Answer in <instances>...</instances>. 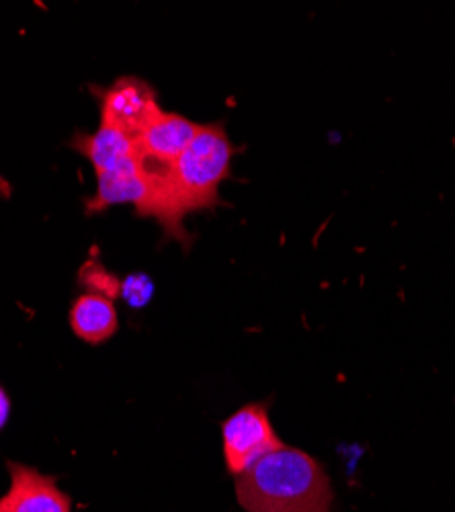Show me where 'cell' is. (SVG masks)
<instances>
[{"instance_id":"obj_3","label":"cell","mask_w":455,"mask_h":512,"mask_svg":"<svg viewBox=\"0 0 455 512\" xmlns=\"http://www.w3.org/2000/svg\"><path fill=\"white\" fill-rule=\"evenodd\" d=\"M222 441L226 465L234 476H240L255 461L283 447L265 404H248L234 412L222 426Z\"/></svg>"},{"instance_id":"obj_7","label":"cell","mask_w":455,"mask_h":512,"mask_svg":"<svg viewBox=\"0 0 455 512\" xmlns=\"http://www.w3.org/2000/svg\"><path fill=\"white\" fill-rule=\"evenodd\" d=\"M72 146L87 156L97 175L109 173V170L140 162L138 140L115 130L111 125L101 123L99 130L91 136H76Z\"/></svg>"},{"instance_id":"obj_2","label":"cell","mask_w":455,"mask_h":512,"mask_svg":"<svg viewBox=\"0 0 455 512\" xmlns=\"http://www.w3.org/2000/svg\"><path fill=\"white\" fill-rule=\"evenodd\" d=\"M236 496L246 512H330L333 502L322 465L285 445L236 476Z\"/></svg>"},{"instance_id":"obj_11","label":"cell","mask_w":455,"mask_h":512,"mask_svg":"<svg viewBox=\"0 0 455 512\" xmlns=\"http://www.w3.org/2000/svg\"><path fill=\"white\" fill-rule=\"evenodd\" d=\"M7 418H9V396L5 394L3 388H0V429L5 426Z\"/></svg>"},{"instance_id":"obj_8","label":"cell","mask_w":455,"mask_h":512,"mask_svg":"<svg viewBox=\"0 0 455 512\" xmlns=\"http://www.w3.org/2000/svg\"><path fill=\"white\" fill-rule=\"evenodd\" d=\"M99 187L93 199H89V211H103L111 205L132 203L138 213L144 209L150 197V181L142 168V158L136 164L121 166L109 173L97 175Z\"/></svg>"},{"instance_id":"obj_1","label":"cell","mask_w":455,"mask_h":512,"mask_svg":"<svg viewBox=\"0 0 455 512\" xmlns=\"http://www.w3.org/2000/svg\"><path fill=\"white\" fill-rule=\"evenodd\" d=\"M236 148L222 123H201L189 148L169 166L142 160L150 197L140 211L154 218L169 236L185 242V216L220 203V185L230 177Z\"/></svg>"},{"instance_id":"obj_10","label":"cell","mask_w":455,"mask_h":512,"mask_svg":"<svg viewBox=\"0 0 455 512\" xmlns=\"http://www.w3.org/2000/svg\"><path fill=\"white\" fill-rule=\"evenodd\" d=\"M121 295L128 304L140 308L146 306L152 295V281L146 275H134L121 285Z\"/></svg>"},{"instance_id":"obj_6","label":"cell","mask_w":455,"mask_h":512,"mask_svg":"<svg viewBox=\"0 0 455 512\" xmlns=\"http://www.w3.org/2000/svg\"><path fill=\"white\" fill-rule=\"evenodd\" d=\"M199 130L201 123L185 115L160 111L138 138L140 156L146 162L169 166L189 148Z\"/></svg>"},{"instance_id":"obj_5","label":"cell","mask_w":455,"mask_h":512,"mask_svg":"<svg viewBox=\"0 0 455 512\" xmlns=\"http://www.w3.org/2000/svg\"><path fill=\"white\" fill-rule=\"evenodd\" d=\"M11 486L0 498V512H72L70 498L56 480L23 463H9Z\"/></svg>"},{"instance_id":"obj_9","label":"cell","mask_w":455,"mask_h":512,"mask_svg":"<svg viewBox=\"0 0 455 512\" xmlns=\"http://www.w3.org/2000/svg\"><path fill=\"white\" fill-rule=\"evenodd\" d=\"M70 326L74 334L91 345L109 340L117 330V312L107 295H80L70 308Z\"/></svg>"},{"instance_id":"obj_4","label":"cell","mask_w":455,"mask_h":512,"mask_svg":"<svg viewBox=\"0 0 455 512\" xmlns=\"http://www.w3.org/2000/svg\"><path fill=\"white\" fill-rule=\"evenodd\" d=\"M156 91L146 80L123 76L101 95V123L138 140L160 113Z\"/></svg>"}]
</instances>
